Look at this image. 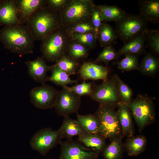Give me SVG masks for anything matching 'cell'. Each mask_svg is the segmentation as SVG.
Segmentation results:
<instances>
[{
	"mask_svg": "<svg viewBox=\"0 0 159 159\" xmlns=\"http://www.w3.org/2000/svg\"><path fill=\"white\" fill-rule=\"evenodd\" d=\"M0 41L5 49L20 55L32 53L36 41L23 24L4 26L0 30Z\"/></svg>",
	"mask_w": 159,
	"mask_h": 159,
	"instance_id": "1",
	"label": "cell"
},
{
	"mask_svg": "<svg viewBox=\"0 0 159 159\" xmlns=\"http://www.w3.org/2000/svg\"><path fill=\"white\" fill-rule=\"evenodd\" d=\"M25 24L35 40L41 41L63 26L59 13L53 11L47 6L34 12Z\"/></svg>",
	"mask_w": 159,
	"mask_h": 159,
	"instance_id": "2",
	"label": "cell"
},
{
	"mask_svg": "<svg viewBox=\"0 0 159 159\" xmlns=\"http://www.w3.org/2000/svg\"><path fill=\"white\" fill-rule=\"evenodd\" d=\"M71 39L65 28L57 29L41 41L42 57L47 61L56 62L66 54Z\"/></svg>",
	"mask_w": 159,
	"mask_h": 159,
	"instance_id": "3",
	"label": "cell"
},
{
	"mask_svg": "<svg viewBox=\"0 0 159 159\" xmlns=\"http://www.w3.org/2000/svg\"><path fill=\"white\" fill-rule=\"evenodd\" d=\"M128 105L140 132L155 121V104L153 98L146 95L139 94Z\"/></svg>",
	"mask_w": 159,
	"mask_h": 159,
	"instance_id": "4",
	"label": "cell"
},
{
	"mask_svg": "<svg viewBox=\"0 0 159 159\" xmlns=\"http://www.w3.org/2000/svg\"><path fill=\"white\" fill-rule=\"evenodd\" d=\"M95 5L90 0H69L64 8L59 12L63 26L66 28L76 23L90 20Z\"/></svg>",
	"mask_w": 159,
	"mask_h": 159,
	"instance_id": "5",
	"label": "cell"
},
{
	"mask_svg": "<svg viewBox=\"0 0 159 159\" xmlns=\"http://www.w3.org/2000/svg\"><path fill=\"white\" fill-rule=\"evenodd\" d=\"M99 124V134L105 139L110 141L116 139H122V129L115 108L99 105L94 114Z\"/></svg>",
	"mask_w": 159,
	"mask_h": 159,
	"instance_id": "6",
	"label": "cell"
},
{
	"mask_svg": "<svg viewBox=\"0 0 159 159\" xmlns=\"http://www.w3.org/2000/svg\"><path fill=\"white\" fill-rule=\"evenodd\" d=\"M147 22L139 15L126 13L115 22L117 37L125 44L147 30Z\"/></svg>",
	"mask_w": 159,
	"mask_h": 159,
	"instance_id": "7",
	"label": "cell"
},
{
	"mask_svg": "<svg viewBox=\"0 0 159 159\" xmlns=\"http://www.w3.org/2000/svg\"><path fill=\"white\" fill-rule=\"evenodd\" d=\"M117 75L103 81L100 85H95L90 96L93 100L102 105L115 108L121 102L118 90Z\"/></svg>",
	"mask_w": 159,
	"mask_h": 159,
	"instance_id": "8",
	"label": "cell"
},
{
	"mask_svg": "<svg viewBox=\"0 0 159 159\" xmlns=\"http://www.w3.org/2000/svg\"><path fill=\"white\" fill-rule=\"evenodd\" d=\"M63 138L59 129L54 130L50 128L46 127L36 132L31 138L29 143L32 149L45 156L60 144Z\"/></svg>",
	"mask_w": 159,
	"mask_h": 159,
	"instance_id": "9",
	"label": "cell"
},
{
	"mask_svg": "<svg viewBox=\"0 0 159 159\" xmlns=\"http://www.w3.org/2000/svg\"><path fill=\"white\" fill-rule=\"evenodd\" d=\"M59 91L46 84L32 89L29 92L31 102L36 107L47 109L54 107L57 102Z\"/></svg>",
	"mask_w": 159,
	"mask_h": 159,
	"instance_id": "10",
	"label": "cell"
},
{
	"mask_svg": "<svg viewBox=\"0 0 159 159\" xmlns=\"http://www.w3.org/2000/svg\"><path fill=\"white\" fill-rule=\"evenodd\" d=\"M59 159H99V154L72 138L62 142Z\"/></svg>",
	"mask_w": 159,
	"mask_h": 159,
	"instance_id": "11",
	"label": "cell"
},
{
	"mask_svg": "<svg viewBox=\"0 0 159 159\" xmlns=\"http://www.w3.org/2000/svg\"><path fill=\"white\" fill-rule=\"evenodd\" d=\"M81 104V97L63 88L59 91L57 101L54 108L57 113L64 117L77 113Z\"/></svg>",
	"mask_w": 159,
	"mask_h": 159,
	"instance_id": "12",
	"label": "cell"
},
{
	"mask_svg": "<svg viewBox=\"0 0 159 159\" xmlns=\"http://www.w3.org/2000/svg\"><path fill=\"white\" fill-rule=\"evenodd\" d=\"M18 19L21 24H25L36 11L47 6V0H14Z\"/></svg>",
	"mask_w": 159,
	"mask_h": 159,
	"instance_id": "13",
	"label": "cell"
},
{
	"mask_svg": "<svg viewBox=\"0 0 159 159\" xmlns=\"http://www.w3.org/2000/svg\"><path fill=\"white\" fill-rule=\"evenodd\" d=\"M29 75L35 82L42 85L48 81L47 72L51 71L52 66L48 65L42 57H38L33 60L25 62Z\"/></svg>",
	"mask_w": 159,
	"mask_h": 159,
	"instance_id": "14",
	"label": "cell"
},
{
	"mask_svg": "<svg viewBox=\"0 0 159 159\" xmlns=\"http://www.w3.org/2000/svg\"><path fill=\"white\" fill-rule=\"evenodd\" d=\"M80 77L85 80L107 79L108 70L104 66L90 62H84L78 71Z\"/></svg>",
	"mask_w": 159,
	"mask_h": 159,
	"instance_id": "15",
	"label": "cell"
},
{
	"mask_svg": "<svg viewBox=\"0 0 159 159\" xmlns=\"http://www.w3.org/2000/svg\"><path fill=\"white\" fill-rule=\"evenodd\" d=\"M117 111L123 137L129 138L134 135L135 130L132 114L128 104L120 102Z\"/></svg>",
	"mask_w": 159,
	"mask_h": 159,
	"instance_id": "16",
	"label": "cell"
},
{
	"mask_svg": "<svg viewBox=\"0 0 159 159\" xmlns=\"http://www.w3.org/2000/svg\"><path fill=\"white\" fill-rule=\"evenodd\" d=\"M139 14L147 22L158 23L159 22V1L143 0L138 3Z\"/></svg>",
	"mask_w": 159,
	"mask_h": 159,
	"instance_id": "17",
	"label": "cell"
},
{
	"mask_svg": "<svg viewBox=\"0 0 159 159\" xmlns=\"http://www.w3.org/2000/svg\"><path fill=\"white\" fill-rule=\"evenodd\" d=\"M20 24L14 0H4L0 5V25L5 26Z\"/></svg>",
	"mask_w": 159,
	"mask_h": 159,
	"instance_id": "18",
	"label": "cell"
},
{
	"mask_svg": "<svg viewBox=\"0 0 159 159\" xmlns=\"http://www.w3.org/2000/svg\"><path fill=\"white\" fill-rule=\"evenodd\" d=\"M77 140L85 147L99 154L107 145L105 140L99 133H85L78 136Z\"/></svg>",
	"mask_w": 159,
	"mask_h": 159,
	"instance_id": "19",
	"label": "cell"
},
{
	"mask_svg": "<svg viewBox=\"0 0 159 159\" xmlns=\"http://www.w3.org/2000/svg\"><path fill=\"white\" fill-rule=\"evenodd\" d=\"M145 31L124 44L117 52L118 57L127 54L137 55L142 53L144 49Z\"/></svg>",
	"mask_w": 159,
	"mask_h": 159,
	"instance_id": "20",
	"label": "cell"
},
{
	"mask_svg": "<svg viewBox=\"0 0 159 159\" xmlns=\"http://www.w3.org/2000/svg\"><path fill=\"white\" fill-rule=\"evenodd\" d=\"M147 144L145 137L140 135L127 138L124 146L128 156H135L142 153L145 150Z\"/></svg>",
	"mask_w": 159,
	"mask_h": 159,
	"instance_id": "21",
	"label": "cell"
},
{
	"mask_svg": "<svg viewBox=\"0 0 159 159\" xmlns=\"http://www.w3.org/2000/svg\"><path fill=\"white\" fill-rule=\"evenodd\" d=\"M59 129L63 138L67 139L87 133L76 120L71 119L69 116L64 117L62 125Z\"/></svg>",
	"mask_w": 159,
	"mask_h": 159,
	"instance_id": "22",
	"label": "cell"
},
{
	"mask_svg": "<svg viewBox=\"0 0 159 159\" xmlns=\"http://www.w3.org/2000/svg\"><path fill=\"white\" fill-rule=\"evenodd\" d=\"M122 139L113 140L106 145L102 152L104 159H122L124 148Z\"/></svg>",
	"mask_w": 159,
	"mask_h": 159,
	"instance_id": "23",
	"label": "cell"
},
{
	"mask_svg": "<svg viewBox=\"0 0 159 159\" xmlns=\"http://www.w3.org/2000/svg\"><path fill=\"white\" fill-rule=\"evenodd\" d=\"M76 120L87 133H99V121L95 114L82 115L77 113Z\"/></svg>",
	"mask_w": 159,
	"mask_h": 159,
	"instance_id": "24",
	"label": "cell"
},
{
	"mask_svg": "<svg viewBox=\"0 0 159 159\" xmlns=\"http://www.w3.org/2000/svg\"><path fill=\"white\" fill-rule=\"evenodd\" d=\"M101 14L102 21H118L126 13L118 6L115 5L98 6Z\"/></svg>",
	"mask_w": 159,
	"mask_h": 159,
	"instance_id": "25",
	"label": "cell"
},
{
	"mask_svg": "<svg viewBox=\"0 0 159 159\" xmlns=\"http://www.w3.org/2000/svg\"><path fill=\"white\" fill-rule=\"evenodd\" d=\"M159 67L158 59L152 54L148 53L142 60L138 69L144 74L152 76L157 72Z\"/></svg>",
	"mask_w": 159,
	"mask_h": 159,
	"instance_id": "26",
	"label": "cell"
},
{
	"mask_svg": "<svg viewBox=\"0 0 159 159\" xmlns=\"http://www.w3.org/2000/svg\"><path fill=\"white\" fill-rule=\"evenodd\" d=\"M51 71V74L49 76L48 81L60 86L62 88L68 85L77 82V81L72 80L69 77L70 76L54 64L52 66Z\"/></svg>",
	"mask_w": 159,
	"mask_h": 159,
	"instance_id": "27",
	"label": "cell"
},
{
	"mask_svg": "<svg viewBox=\"0 0 159 159\" xmlns=\"http://www.w3.org/2000/svg\"><path fill=\"white\" fill-rule=\"evenodd\" d=\"M117 37L115 30L108 24L102 23L98 32V39L102 47L111 45L116 40Z\"/></svg>",
	"mask_w": 159,
	"mask_h": 159,
	"instance_id": "28",
	"label": "cell"
},
{
	"mask_svg": "<svg viewBox=\"0 0 159 159\" xmlns=\"http://www.w3.org/2000/svg\"><path fill=\"white\" fill-rule=\"evenodd\" d=\"M70 35L72 40L79 43L88 48H93L96 46L98 37L94 32L82 34L74 33Z\"/></svg>",
	"mask_w": 159,
	"mask_h": 159,
	"instance_id": "29",
	"label": "cell"
},
{
	"mask_svg": "<svg viewBox=\"0 0 159 159\" xmlns=\"http://www.w3.org/2000/svg\"><path fill=\"white\" fill-rule=\"evenodd\" d=\"M54 65L59 67L69 76L74 74L76 73L79 65L77 61L66 54L56 62Z\"/></svg>",
	"mask_w": 159,
	"mask_h": 159,
	"instance_id": "30",
	"label": "cell"
},
{
	"mask_svg": "<svg viewBox=\"0 0 159 159\" xmlns=\"http://www.w3.org/2000/svg\"><path fill=\"white\" fill-rule=\"evenodd\" d=\"M72 41L70 42L67 49L68 55L76 61L87 57L88 54V48L77 42Z\"/></svg>",
	"mask_w": 159,
	"mask_h": 159,
	"instance_id": "31",
	"label": "cell"
},
{
	"mask_svg": "<svg viewBox=\"0 0 159 159\" xmlns=\"http://www.w3.org/2000/svg\"><path fill=\"white\" fill-rule=\"evenodd\" d=\"M125 57L117 62L118 68L121 70L130 71L138 69V60L137 55L127 54Z\"/></svg>",
	"mask_w": 159,
	"mask_h": 159,
	"instance_id": "32",
	"label": "cell"
},
{
	"mask_svg": "<svg viewBox=\"0 0 159 159\" xmlns=\"http://www.w3.org/2000/svg\"><path fill=\"white\" fill-rule=\"evenodd\" d=\"M145 40L148 46L155 53L159 54V32L158 30L148 29L145 32Z\"/></svg>",
	"mask_w": 159,
	"mask_h": 159,
	"instance_id": "33",
	"label": "cell"
},
{
	"mask_svg": "<svg viewBox=\"0 0 159 159\" xmlns=\"http://www.w3.org/2000/svg\"><path fill=\"white\" fill-rule=\"evenodd\" d=\"M118 90L121 102L129 104L132 100L133 92L128 86L125 84L117 75Z\"/></svg>",
	"mask_w": 159,
	"mask_h": 159,
	"instance_id": "34",
	"label": "cell"
},
{
	"mask_svg": "<svg viewBox=\"0 0 159 159\" xmlns=\"http://www.w3.org/2000/svg\"><path fill=\"white\" fill-rule=\"evenodd\" d=\"M65 28L69 35L74 33L82 34L94 32L95 31L91 20L76 23Z\"/></svg>",
	"mask_w": 159,
	"mask_h": 159,
	"instance_id": "35",
	"label": "cell"
},
{
	"mask_svg": "<svg viewBox=\"0 0 159 159\" xmlns=\"http://www.w3.org/2000/svg\"><path fill=\"white\" fill-rule=\"evenodd\" d=\"M73 92L77 95L81 96H90L92 91V83L91 82H87L86 81L83 80L81 84H77L71 87L67 86L64 87Z\"/></svg>",
	"mask_w": 159,
	"mask_h": 159,
	"instance_id": "36",
	"label": "cell"
},
{
	"mask_svg": "<svg viewBox=\"0 0 159 159\" xmlns=\"http://www.w3.org/2000/svg\"><path fill=\"white\" fill-rule=\"evenodd\" d=\"M118 57L117 52L113 47L111 45H108L104 47L103 49L97 57L96 61L107 63Z\"/></svg>",
	"mask_w": 159,
	"mask_h": 159,
	"instance_id": "37",
	"label": "cell"
},
{
	"mask_svg": "<svg viewBox=\"0 0 159 159\" xmlns=\"http://www.w3.org/2000/svg\"><path fill=\"white\" fill-rule=\"evenodd\" d=\"M90 20L94 32L98 37V30L102 21L101 11L98 6L95 5L93 7Z\"/></svg>",
	"mask_w": 159,
	"mask_h": 159,
	"instance_id": "38",
	"label": "cell"
},
{
	"mask_svg": "<svg viewBox=\"0 0 159 159\" xmlns=\"http://www.w3.org/2000/svg\"><path fill=\"white\" fill-rule=\"evenodd\" d=\"M69 0H47V6L53 11L59 12L66 6Z\"/></svg>",
	"mask_w": 159,
	"mask_h": 159,
	"instance_id": "39",
	"label": "cell"
},
{
	"mask_svg": "<svg viewBox=\"0 0 159 159\" xmlns=\"http://www.w3.org/2000/svg\"><path fill=\"white\" fill-rule=\"evenodd\" d=\"M4 0H0V5L4 1Z\"/></svg>",
	"mask_w": 159,
	"mask_h": 159,
	"instance_id": "40",
	"label": "cell"
}]
</instances>
